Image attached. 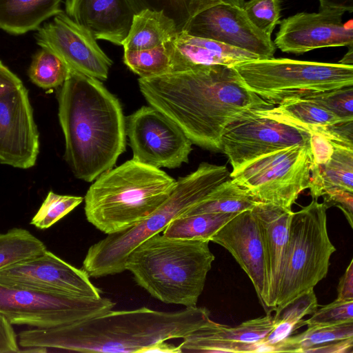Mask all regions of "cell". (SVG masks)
Listing matches in <instances>:
<instances>
[{"label": "cell", "mask_w": 353, "mask_h": 353, "mask_svg": "<svg viewBox=\"0 0 353 353\" xmlns=\"http://www.w3.org/2000/svg\"><path fill=\"white\" fill-rule=\"evenodd\" d=\"M59 88L65 160L76 178L92 182L112 168L125 151L121 105L100 80L71 70Z\"/></svg>", "instance_id": "obj_3"}, {"label": "cell", "mask_w": 353, "mask_h": 353, "mask_svg": "<svg viewBox=\"0 0 353 353\" xmlns=\"http://www.w3.org/2000/svg\"><path fill=\"white\" fill-rule=\"evenodd\" d=\"M310 144L312 155V165L325 163L333 154L334 144L322 135L310 134Z\"/></svg>", "instance_id": "obj_40"}, {"label": "cell", "mask_w": 353, "mask_h": 353, "mask_svg": "<svg viewBox=\"0 0 353 353\" xmlns=\"http://www.w3.org/2000/svg\"><path fill=\"white\" fill-rule=\"evenodd\" d=\"M135 13L148 8L162 11L174 20L178 31H183L189 22L203 10L220 3L243 7L245 0H128Z\"/></svg>", "instance_id": "obj_28"}, {"label": "cell", "mask_w": 353, "mask_h": 353, "mask_svg": "<svg viewBox=\"0 0 353 353\" xmlns=\"http://www.w3.org/2000/svg\"><path fill=\"white\" fill-rule=\"evenodd\" d=\"M337 300H353V259L340 278L337 287Z\"/></svg>", "instance_id": "obj_43"}, {"label": "cell", "mask_w": 353, "mask_h": 353, "mask_svg": "<svg viewBox=\"0 0 353 353\" xmlns=\"http://www.w3.org/2000/svg\"><path fill=\"white\" fill-rule=\"evenodd\" d=\"M148 352H181L178 346L168 343L166 341L154 345Z\"/></svg>", "instance_id": "obj_46"}, {"label": "cell", "mask_w": 353, "mask_h": 353, "mask_svg": "<svg viewBox=\"0 0 353 353\" xmlns=\"http://www.w3.org/2000/svg\"><path fill=\"white\" fill-rule=\"evenodd\" d=\"M310 134L290 123L252 110L229 124L221 151L236 172L255 159L279 150L310 144Z\"/></svg>", "instance_id": "obj_11"}, {"label": "cell", "mask_w": 353, "mask_h": 353, "mask_svg": "<svg viewBox=\"0 0 353 353\" xmlns=\"http://www.w3.org/2000/svg\"><path fill=\"white\" fill-rule=\"evenodd\" d=\"M288 336L272 347L271 352H304L309 348L353 337V321L330 325H312Z\"/></svg>", "instance_id": "obj_30"}, {"label": "cell", "mask_w": 353, "mask_h": 353, "mask_svg": "<svg viewBox=\"0 0 353 353\" xmlns=\"http://www.w3.org/2000/svg\"><path fill=\"white\" fill-rule=\"evenodd\" d=\"M66 64L52 52L41 48L33 57L28 69L30 81L43 89L63 85L69 73Z\"/></svg>", "instance_id": "obj_34"}, {"label": "cell", "mask_w": 353, "mask_h": 353, "mask_svg": "<svg viewBox=\"0 0 353 353\" xmlns=\"http://www.w3.org/2000/svg\"><path fill=\"white\" fill-rule=\"evenodd\" d=\"M258 202L245 189L230 178L221 183L205 199L181 215L238 214L252 210Z\"/></svg>", "instance_id": "obj_27"}, {"label": "cell", "mask_w": 353, "mask_h": 353, "mask_svg": "<svg viewBox=\"0 0 353 353\" xmlns=\"http://www.w3.org/2000/svg\"><path fill=\"white\" fill-rule=\"evenodd\" d=\"M352 353L353 337L323 343L307 349L305 353Z\"/></svg>", "instance_id": "obj_42"}, {"label": "cell", "mask_w": 353, "mask_h": 353, "mask_svg": "<svg viewBox=\"0 0 353 353\" xmlns=\"http://www.w3.org/2000/svg\"><path fill=\"white\" fill-rule=\"evenodd\" d=\"M323 204L328 209L336 206L343 212L351 228L353 227V192L340 188H330L322 195Z\"/></svg>", "instance_id": "obj_39"}, {"label": "cell", "mask_w": 353, "mask_h": 353, "mask_svg": "<svg viewBox=\"0 0 353 353\" xmlns=\"http://www.w3.org/2000/svg\"><path fill=\"white\" fill-rule=\"evenodd\" d=\"M239 214V213H238ZM237 214L179 215L172 219L163 235L174 239L208 240Z\"/></svg>", "instance_id": "obj_29"}, {"label": "cell", "mask_w": 353, "mask_h": 353, "mask_svg": "<svg viewBox=\"0 0 353 353\" xmlns=\"http://www.w3.org/2000/svg\"><path fill=\"white\" fill-rule=\"evenodd\" d=\"M183 31L254 53L262 59L274 57L276 49L271 36L252 24L242 7L228 3L217 4L199 12Z\"/></svg>", "instance_id": "obj_15"}, {"label": "cell", "mask_w": 353, "mask_h": 353, "mask_svg": "<svg viewBox=\"0 0 353 353\" xmlns=\"http://www.w3.org/2000/svg\"><path fill=\"white\" fill-rule=\"evenodd\" d=\"M132 159L155 168H176L188 163L192 141L170 119L143 106L125 119Z\"/></svg>", "instance_id": "obj_12"}, {"label": "cell", "mask_w": 353, "mask_h": 353, "mask_svg": "<svg viewBox=\"0 0 353 353\" xmlns=\"http://www.w3.org/2000/svg\"><path fill=\"white\" fill-rule=\"evenodd\" d=\"M233 256L250 278L259 301L267 314L268 285L261 228L252 210L237 214L210 239Z\"/></svg>", "instance_id": "obj_18"}, {"label": "cell", "mask_w": 353, "mask_h": 353, "mask_svg": "<svg viewBox=\"0 0 353 353\" xmlns=\"http://www.w3.org/2000/svg\"><path fill=\"white\" fill-rule=\"evenodd\" d=\"M150 105L173 121L192 143L221 150L227 126L248 112L272 108L249 89L233 66L213 65L139 79Z\"/></svg>", "instance_id": "obj_1"}, {"label": "cell", "mask_w": 353, "mask_h": 353, "mask_svg": "<svg viewBox=\"0 0 353 353\" xmlns=\"http://www.w3.org/2000/svg\"><path fill=\"white\" fill-rule=\"evenodd\" d=\"M175 22L162 11L145 8L134 14L124 50H140L161 46L178 32Z\"/></svg>", "instance_id": "obj_25"}, {"label": "cell", "mask_w": 353, "mask_h": 353, "mask_svg": "<svg viewBox=\"0 0 353 353\" xmlns=\"http://www.w3.org/2000/svg\"><path fill=\"white\" fill-rule=\"evenodd\" d=\"M320 10H336L343 12L353 11V0H319Z\"/></svg>", "instance_id": "obj_45"}, {"label": "cell", "mask_w": 353, "mask_h": 353, "mask_svg": "<svg viewBox=\"0 0 353 353\" xmlns=\"http://www.w3.org/2000/svg\"><path fill=\"white\" fill-rule=\"evenodd\" d=\"M344 13L319 9L290 16L280 21L274 43L282 52L296 54L325 47L353 46L352 20L343 23Z\"/></svg>", "instance_id": "obj_17"}, {"label": "cell", "mask_w": 353, "mask_h": 353, "mask_svg": "<svg viewBox=\"0 0 353 353\" xmlns=\"http://www.w3.org/2000/svg\"><path fill=\"white\" fill-rule=\"evenodd\" d=\"M296 97L314 101L344 121H353V86Z\"/></svg>", "instance_id": "obj_36"}, {"label": "cell", "mask_w": 353, "mask_h": 353, "mask_svg": "<svg viewBox=\"0 0 353 353\" xmlns=\"http://www.w3.org/2000/svg\"><path fill=\"white\" fill-rule=\"evenodd\" d=\"M209 243L157 234L131 251L125 269L154 298L195 307L214 260Z\"/></svg>", "instance_id": "obj_4"}, {"label": "cell", "mask_w": 353, "mask_h": 353, "mask_svg": "<svg viewBox=\"0 0 353 353\" xmlns=\"http://www.w3.org/2000/svg\"><path fill=\"white\" fill-rule=\"evenodd\" d=\"M39 153V134L28 92L21 86L0 97V163L33 167Z\"/></svg>", "instance_id": "obj_16"}, {"label": "cell", "mask_w": 353, "mask_h": 353, "mask_svg": "<svg viewBox=\"0 0 353 353\" xmlns=\"http://www.w3.org/2000/svg\"><path fill=\"white\" fill-rule=\"evenodd\" d=\"M176 184L160 168L127 161L101 174L90 185L85 196L87 220L106 234L125 230L157 210Z\"/></svg>", "instance_id": "obj_5"}, {"label": "cell", "mask_w": 353, "mask_h": 353, "mask_svg": "<svg viewBox=\"0 0 353 353\" xmlns=\"http://www.w3.org/2000/svg\"><path fill=\"white\" fill-rule=\"evenodd\" d=\"M20 352L17 336L12 324L0 314V353Z\"/></svg>", "instance_id": "obj_41"}, {"label": "cell", "mask_w": 353, "mask_h": 353, "mask_svg": "<svg viewBox=\"0 0 353 353\" xmlns=\"http://www.w3.org/2000/svg\"><path fill=\"white\" fill-rule=\"evenodd\" d=\"M233 67L249 89L274 105L301 94L353 86V65L339 63L272 57Z\"/></svg>", "instance_id": "obj_8"}, {"label": "cell", "mask_w": 353, "mask_h": 353, "mask_svg": "<svg viewBox=\"0 0 353 353\" xmlns=\"http://www.w3.org/2000/svg\"><path fill=\"white\" fill-rule=\"evenodd\" d=\"M61 0H0V28L12 34L37 30L61 11Z\"/></svg>", "instance_id": "obj_24"}, {"label": "cell", "mask_w": 353, "mask_h": 353, "mask_svg": "<svg viewBox=\"0 0 353 353\" xmlns=\"http://www.w3.org/2000/svg\"><path fill=\"white\" fill-rule=\"evenodd\" d=\"M260 225L265 254L269 307L274 311L287 249L292 210L258 202L252 209Z\"/></svg>", "instance_id": "obj_21"}, {"label": "cell", "mask_w": 353, "mask_h": 353, "mask_svg": "<svg viewBox=\"0 0 353 353\" xmlns=\"http://www.w3.org/2000/svg\"><path fill=\"white\" fill-rule=\"evenodd\" d=\"M259 112L274 119L285 122L308 132L320 134L327 139L330 127L344 121L316 102L301 97H291L273 108Z\"/></svg>", "instance_id": "obj_23"}, {"label": "cell", "mask_w": 353, "mask_h": 353, "mask_svg": "<svg viewBox=\"0 0 353 353\" xmlns=\"http://www.w3.org/2000/svg\"><path fill=\"white\" fill-rule=\"evenodd\" d=\"M333 144L330 159L324 164L312 166L308 189L312 199H318L330 188L353 192V149Z\"/></svg>", "instance_id": "obj_26"}, {"label": "cell", "mask_w": 353, "mask_h": 353, "mask_svg": "<svg viewBox=\"0 0 353 353\" xmlns=\"http://www.w3.org/2000/svg\"><path fill=\"white\" fill-rule=\"evenodd\" d=\"M210 312L190 307L162 312L145 307L131 310H109L89 319L20 332L18 344L81 352H148L156 344L183 339L205 325Z\"/></svg>", "instance_id": "obj_2"}, {"label": "cell", "mask_w": 353, "mask_h": 353, "mask_svg": "<svg viewBox=\"0 0 353 353\" xmlns=\"http://www.w3.org/2000/svg\"><path fill=\"white\" fill-rule=\"evenodd\" d=\"M82 201L81 196L61 195L50 191L30 223L41 230L49 228Z\"/></svg>", "instance_id": "obj_35"}, {"label": "cell", "mask_w": 353, "mask_h": 353, "mask_svg": "<svg viewBox=\"0 0 353 353\" xmlns=\"http://www.w3.org/2000/svg\"><path fill=\"white\" fill-rule=\"evenodd\" d=\"M230 179L226 165L207 162L180 178L167 199L136 225L107 237L90 247L83 269L98 278L125 270V261L132 250L147 239L163 232L168 223L188 209L205 199L221 183Z\"/></svg>", "instance_id": "obj_6"}, {"label": "cell", "mask_w": 353, "mask_h": 353, "mask_svg": "<svg viewBox=\"0 0 353 353\" xmlns=\"http://www.w3.org/2000/svg\"><path fill=\"white\" fill-rule=\"evenodd\" d=\"M312 163L310 144L297 145L263 155L231 172L230 178L259 202L292 210L309 188Z\"/></svg>", "instance_id": "obj_9"}, {"label": "cell", "mask_w": 353, "mask_h": 353, "mask_svg": "<svg viewBox=\"0 0 353 353\" xmlns=\"http://www.w3.org/2000/svg\"><path fill=\"white\" fill-rule=\"evenodd\" d=\"M123 63L139 78H152L170 72V57L166 42L150 49L124 50Z\"/></svg>", "instance_id": "obj_33"}, {"label": "cell", "mask_w": 353, "mask_h": 353, "mask_svg": "<svg viewBox=\"0 0 353 353\" xmlns=\"http://www.w3.org/2000/svg\"><path fill=\"white\" fill-rule=\"evenodd\" d=\"M274 327L270 314L229 327L211 319L183 339L181 352H261V342Z\"/></svg>", "instance_id": "obj_19"}, {"label": "cell", "mask_w": 353, "mask_h": 353, "mask_svg": "<svg viewBox=\"0 0 353 353\" xmlns=\"http://www.w3.org/2000/svg\"><path fill=\"white\" fill-rule=\"evenodd\" d=\"M89 274L47 249L34 257L0 269V283L84 298L98 299L101 291Z\"/></svg>", "instance_id": "obj_14"}, {"label": "cell", "mask_w": 353, "mask_h": 353, "mask_svg": "<svg viewBox=\"0 0 353 353\" xmlns=\"http://www.w3.org/2000/svg\"><path fill=\"white\" fill-rule=\"evenodd\" d=\"M348 49L347 52L339 61V63L353 65V46L348 47Z\"/></svg>", "instance_id": "obj_47"}, {"label": "cell", "mask_w": 353, "mask_h": 353, "mask_svg": "<svg viewBox=\"0 0 353 353\" xmlns=\"http://www.w3.org/2000/svg\"><path fill=\"white\" fill-rule=\"evenodd\" d=\"M22 85L21 80L0 60V97Z\"/></svg>", "instance_id": "obj_44"}, {"label": "cell", "mask_w": 353, "mask_h": 353, "mask_svg": "<svg viewBox=\"0 0 353 353\" xmlns=\"http://www.w3.org/2000/svg\"><path fill=\"white\" fill-rule=\"evenodd\" d=\"M108 298H84L0 283V314L11 324L49 328L112 310Z\"/></svg>", "instance_id": "obj_10"}, {"label": "cell", "mask_w": 353, "mask_h": 353, "mask_svg": "<svg viewBox=\"0 0 353 353\" xmlns=\"http://www.w3.org/2000/svg\"><path fill=\"white\" fill-rule=\"evenodd\" d=\"M46 250L44 243L26 229L14 228L0 233V269L34 257Z\"/></svg>", "instance_id": "obj_32"}, {"label": "cell", "mask_w": 353, "mask_h": 353, "mask_svg": "<svg viewBox=\"0 0 353 353\" xmlns=\"http://www.w3.org/2000/svg\"><path fill=\"white\" fill-rule=\"evenodd\" d=\"M352 321H353V300L335 299L333 302L317 309L309 319L302 320L299 327L330 325Z\"/></svg>", "instance_id": "obj_38"}, {"label": "cell", "mask_w": 353, "mask_h": 353, "mask_svg": "<svg viewBox=\"0 0 353 353\" xmlns=\"http://www.w3.org/2000/svg\"><path fill=\"white\" fill-rule=\"evenodd\" d=\"M37 45L59 57L71 70L105 81L112 61L92 33L61 11L34 35Z\"/></svg>", "instance_id": "obj_13"}, {"label": "cell", "mask_w": 353, "mask_h": 353, "mask_svg": "<svg viewBox=\"0 0 353 353\" xmlns=\"http://www.w3.org/2000/svg\"><path fill=\"white\" fill-rule=\"evenodd\" d=\"M242 8L252 24L269 36L280 22L281 0H250Z\"/></svg>", "instance_id": "obj_37"}, {"label": "cell", "mask_w": 353, "mask_h": 353, "mask_svg": "<svg viewBox=\"0 0 353 353\" xmlns=\"http://www.w3.org/2000/svg\"><path fill=\"white\" fill-rule=\"evenodd\" d=\"M65 14L96 39L122 46L135 12L128 0H66Z\"/></svg>", "instance_id": "obj_20"}, {"label": "cell", "mask_w": 353, "mask_h": 353, "mask_svg": "<svg viewBox=\"0 0 353 353\" xmlns=\"http://www.w3.org/2000/svg\"><path fill=\"white\" fill-rule=\"evenodd\" d=\"M319 305L314 289L308 290L276 309L273 316L274 327L271 335L276 341H281L299 327L303 317L312 314Z\"/></svg>", "instance_id": "obj_31"}, {"label": "cell", "mask_w": 353, "mask_h": 353, "mask_svg": "<svg viewBox=\"0 0 353 353\" xmlns=\"http://www.w3.org/2000/svg\"><path fill=\"white\" fill-rule=\"evenodd\" d=\"M327 208L318 199L292 214L276 306L314 289L328 272L336 248L327 229Z\"/></svg>", "instance_id": "obj_7"}, {"label": "cell", "mask_w": 353, "mask_h": 353, "mask_svg": "<svg viewBox=\"0 0 353 353\" xmlns=\"http://www.w3.org/2000/svg\"><path fill=\"white\" fill-rule=\"evenodd\" d=\"M170 57V72L200 66L237 64L262 59L254 53L223 43L179 31L166 42Z\"/></svg>", "instance_id": "obj_22"}]
</instances>
